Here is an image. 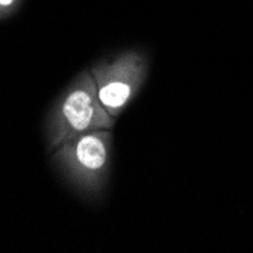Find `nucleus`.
<instances>
[{"instance_id": "f257e3e1", "label": "nucleus", "mask_w": 253, "mask_h": 253, "mask_svg": "<svg viewBox=\"0 0 253 253\" xmlns=\"http://www.w3.org/2000/svg\"><path fill=\"white\" fill-rule=\"evenodd\" d=\"M111 117L99 100L89 68L82 70L53 102L44 122L45 149L49 153L73 138L100 129H112Z\"/></svg>"}, {"instance_id": "f03ea898", "label": "nucleus", "mask_w": 253, "mask_h": 253, "mask_svg": "<svg viewBox=\"0 0 253 253\" xmlns=\"http://www.w3.org/2000/svg\"><path fill=\"white\" fill-rule=\"evenodd\" d=\"M112 141L111 129L79 135L52 152V166L79 197L99 202L109 182Z\"/></svg>"}, {"instance_id": "7ed1b4c3", "label": "nucleus", "mask_w": 253, "mask_h": 253, "mask_svg": "<svg viewBox=\"0 0 253 253\" xmlns=\"http://www.w3.org/2000/svg\"><path fill=\"white\" fill-rule=\"evenodd\" d=\"M103 108L119 119L129 103L140 94L149 75V56L141 49H127L103 58L89 68Z\"/></svg>"}, {"instance_id": "20e7f679", "label": "nucleus", "mask_w": 253, "mask_h": 253, "mask_svg": "<svg viewBox=\"0 0 253 253\" xmlns=\"http://www.w3.org/2000/svg\"><path fill=\"white\" fill-rule=\"evenodd\" d=\"M25 0H0V21L15 15Z\"/></svg>"}]
</instances>
